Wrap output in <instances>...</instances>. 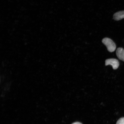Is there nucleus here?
I'll use <instances>...</instances> for the list:
<instances>
[{"instance_id": "obj_1", "label": "nucleus", "mask_w": 124, "mask_h": 124, "mask_svg": "<svg viewBox=\"0 0 124 124\" xmlns=\"http://www.w3.org/2000/svg\"><path fill=\"white\" fill-rule=\"evenodd\" d=\"M102 42L106 46L109 52H112L115 50L116 45L115 43L110 39L105 38L102 40Z\"/></svg>"}, {"instance_id": "obj_2", "label": "nucleus", "mask_w": 124, "mask_h": 124, "mask_svg": "<svg viewBox=\"0 0 124 124\" xmlns=\"http://www.w3.org/2000/svg\"><path fill=\"white\" fill-rule=\"evenodd\" d=\"M105 65L106 66L111 65L112 66L113 69L116 70L118 68L119 66V63L118 60L116 59L111 58L106 60Z\"/></svg>"}, {"instance_id": "obj_3", "label": "nucleus", "mask_w": 124, "mask_h": 124, "mask_svg": "<svg viewBox=\"0 0 124 124\" xmlns=\"http://www.w3.org/2000/svg\"><path fill=\"white\" fill-rule=\"evenodd\" d=\"M116 54L119 59L124 62V49L123 48H118L116 50Z\"/></svg>"}, {"instance_id": "obj_4", "label": "nucleus", "mask_w": 124, "mask_h": 124, "mask_svg": "<svg viewBox=\"0 0 124 124\" xmlns=\"http://www.w3.org/2000/svg\"><path fill=\"white\" fill-rule=\"evenodd\" d=\"M113 18L116 21H119L124 18V11H119L114 14Z\"/></svg>"}, {"instance_id": "obj_5", "label": "nucleus", "mask_w": 124, "mask_h": 124, "mask_svg": "<svg viewBox=\"0 0 124 124\" xmlns=\"http://www.w3.org/2000/svg\"><path fill=\"white\" fill-rule=\"evenodd\" d=\"M116 124H124V117L121 118L119 119Z\"/></svg>"}, {"instance_id": "obj_6", "label": "nucleus", "mask_w": 124, "mask_h": 124, "mask_svg": "<svg viewBox=\"0 0 124 124\" xmlns=\"http://www.w3.org/2000/svg\"><path fill=\"white\" fill-rule=\"evenodd\" d=\"M72 124H82L81 123H80V122H75V123H74Z\"/></svg>"}]
</instances>
